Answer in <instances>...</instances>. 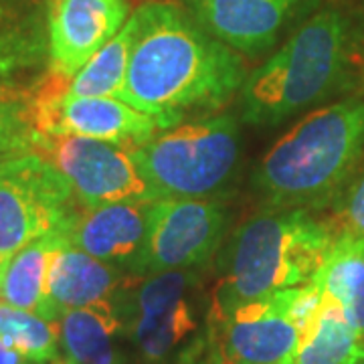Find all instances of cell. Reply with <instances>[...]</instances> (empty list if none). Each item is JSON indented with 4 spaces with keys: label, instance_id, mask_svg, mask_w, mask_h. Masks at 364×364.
Instances as JSON below:
<instances>
[{
    "label": "cell",
    "instance_id": "27",
    "mask_svg": "<svg viewBox=\"0 0 364 364\" xmlns=\"http://www.w3.org/2000/svg\"><path fill=\"white\" fill-rule=\"evenodd\" d=\"M360 6H363V35H360V41H363V49H364V0H360Z\"/></svg>",
    "mask_w": 364,
    "mask_h": 364
},
{
    "label": "cell",
    "instance_id": "15",
    "mask_svg": "<svg viewBox=\"0 0 364 364\" xmlns=\"http://www.w3.org/2000/svg\"><path fill=\"white\" fill-rule=\"evenodd\" d=\"M117 279L116 265L95 259L71 243H63L51 255L45 298L37 316L57 322L69 310L107 299L116 289Z\"/></svg>",
    "mask_w": 364,
    "mask_h": 364
},
{
    "label": "cell",
    "instance_id": "19",
    "mask_svg": "<svg viewBox=\"0 0 364 364\" xmlns=\"http://www.w3.org/2000/svg\"><path fill=\"white\" fill-rule=\"evenodd\" d=\"M364 358V340L348 324L340 306L324 298L314 320L299 332L289 364H356Z\"/></svg>",
    "mask_w": 364,
    "mask_h": 364
},
{
    "label": "cell",
    "instance_id": "28",
    "mask_svg": "<svg viewBox=\"0 0 364 364\" xmlns=\"http://www.w3.org/2000/svg\"><path fill=\"white\" fill-rule=\"evenodd\" d=\"M356 364H364V358H363V360H358V363H356Z\"/></svg>",
    "mask_w": 364,
    "mask_h": 364
},
{
    "label": "cell",
    "instance_id": "6",
    "mask_svg": "<svg viewBox=\"0 0 364 364\" xmlns=\"http://www.w3.org/2000/svg\"><path fill=\"white\" fill-rule=\"evenodd\" d=\"M79 207L65 176L39 154L0 164V265L45 235L65 233Z\"/></svg>",
    "mask_w": 364,
    "mask_h": 364
},
{
    "label": "cell",
    "instance_id": "29",
    "mask_svg": "<svg viewBox=\"0 0 364 364\" xmlns=\"http://www.w3.org/2000/svg\"><path fill=\"white\" fill-rule=\"evenodd\" d=\"M208 364H215V363H210V360H208Z\"/></svg>",
    "mask_w": 364,
    "mask_h": 364
},
{
    "label": "cell",
    "instance_id": "7",
    "mask_svg": "<svg viewBox=\"0 0 364 364\" xmlns=\"http://www.w3.org/2000/svg\"><path fill=\"white\" fill-rule=\"evenodd\" d=\"M227 208L208 198L154 200L148 233L130 272L150 277L203 265L219 249Z\"/></svg>",
    "mask_w": 364,
    "mask_h": 364
},
{
    "label": "cell",
    "instance_id": "11",
    "mask_svg": "<svg viewBox=\"0 0 364 364\" xmlns=\"http://www.w3.org/2000/svg\"><path fill=\"white\" fill-rule=\"evenodd\" d=\"M128 18V0H49L47 53L53 75L75 77Z\"/></svg>",
    "mask_w": 364,
    "mask_h": 364
},
{
    "label": "cell",
    "instance_id": "22",
    "mask_svg": "<svg viewBox=\"0 0 364 364\" xmlns=\"http://www.w3.org/2000/svg\"><path fill=\"white\" fill-rule=\"evenodd\" d=\"M0 338L37 364L57 360V328L35 312L0 306Z\"/></svg>",
    "mask_w": 364,
    "mask_h": 364
},
{
    "label": "cell",
    "instance_id": "9",
    "mask_svg": "<svg viewBox=\"0 0 364 364\" xmlns=\"http://www.w3.org/2000/svg\"><path fill=\"white\" fill-rule=\"evenodd\" d=\"M71 79L47 75L33 100L35 126L47 136H81L136 150L162 130L152 116L134 109L117 97H87L63 93Z\"/></svg>",
    "mask_w": 364,
    "mask_h": 364
},
{
    "label": "cell",
    "instance_id": "1",
    "mask_svg": "<svg viewBox=\"0 0 364 364\" xmlns=\"http://www.w3.org/2000/svg\"><path fill=\"white\" fill-rule=\"evenodd\" d=\"M117 100L152 116L162 130L225 105L247 73L241 57L172 2H146Z\"/></svg>",
    "mask_w": 364,
    "mask_h": 364
},
{
    "label": "cell",
    "instance_id": "24",
    "mask_svg": "<svg viewBox=\"0 0 364 364\" xmlns=\"http://www.w3.org/2000/svg\"><path fill=\"white\" fill-rule=\"evenodd\" d=\"M336 235L364 237V170L340 196L334 219L330 221Z\"/></svg>",
    "mask_w": 364,
    "mask_h": 364
},
{
    "label": "cell",
    "instance_id": "12",
    "mask_svg": "<svg viewBox=\"0 0 364 364\" xmlns=\"http://www.w3.org/2000/svg\"><path fill=\"white\" fill-rule=\"evenodd\" d=\"M196 275L164 272L146 277L136 298L130 320V338L146 363H162L195 330V314L186 291Z\"/></svg>",
    "mask_w": 364,
    "mask_h": 364
},
{
    "label": "cell",
    "instance_id": "18",
    "mask_svg": "<svg viewBox=\"0 0 364 364\" xmlns=\"http://www.w3.org/2000/svg\"><path fill=\"white\" fill-rule=\"evenodd\" d=\"M45 53L39 14L26 0H0V93L25 91L18 77Z\"/></svg>",
    "mask_w": 364,
    "mask_h": 364
},
{
    "label": "cell",
    "instance_id": "10",
    "mask_svg": "<svg viewBox=\"0 0 364 364\" xmlns=\"http://www.w3.org/2000/svg\"><path fill=\"white\" fill-rule=\"evenodd\" d=\"M294 296L296 287L279 289L208 318L210 363L289 364L299 342Z\"/></svg>",
    "mask_w": 364,
    "mask_h": 364
},
{
    "label": "cell",
    "instance_id": "4",
    "mask_svg": "<svg viewBox=\"0 0 364 364\" xmlns=\"http://www.w3.org/2000/svg\"><path fill=\"white\" fill-rule=\"evenodd\" d=\"M350 57V25L338 11H320L239 90L241 117L272 128L318 104L338 85Z\"/></svg>",
    "mask_w": 364,
    "mask_h": 364
},
{
    "label": "cell",
    "instance_id": "26",
    "mask_svg": "<svg viewBox=\"0 0 364 364\" xmlns=\"http://www.w3.org/2000/svg\"><path fill=\"white\" fill-rule=\"evenodd\" d=\"M55 364H77V363H73V360H71V358H57V360H55Z\"/></svg>",
    "mask_w": 364,
    "mask_h": 364
},
{
    "label": "cell",
    "instance_id": "20",
    "mask_svg": "<svg viewBox=\"0 0 364 364\" xmlns=\"http://www.w3.org/2000/svg\"><path fill=\"white\" fill-rule=\"evenodd\" d=\"M67 243L63 231L45 235L9 259L0 284V298L16 310L39 314L45 298L47 273L55 249Z\"/></svg>",
    "mask_w": 364,
    "mask_h": 364
},
{
    "label": "cell",
    "instance_id": "14",
    "mask_svg": "<svg viewBox=\"0 0 364 364\" xmlns=\"http://www.w3.org/2000/svg\"><path fill=\"white\" fill-rule=\"evenodd\" d=\"M296 0H186L198 25L233 51L257 55L272 47Z\"/></svg>",
    "mask_w": 364,
    "mask_h": 364
},
{
    "label": "cell",
    "instance_id": "21",
    "mask_svg": "<svg viewBox=\"0 0 364 364\" xmlns=\"http://www.w3.org/2000/svg\"><path fill=\"white\" fill-rule=\"evenodd\" d=\"M140 18L134 13L114 39L91 59L69 83V93L87 97H117L122 91Z\"/></svg>",
    "mask_w": 364,
    "mask_h": 364
},
{
    "label": "cell",
    "instance_id": "16",
    "mask_svg": "<svg viewBox=\"0 0 364 364\" xmlns=\"http://www.w3.org/2000/svg\"><path fill=\"white\" fill-rule=\"evenodd\" d=\"M122 316L109 299L61 316L59 338L67 358L77 364H124L114 340L122 332Z\"/></svg>",
    "mask_w": 364,
    "mask_h": 364
},
{
    "label": "cell",
    "instance_id": "13",
    "mask_svg": "<svg viewBox=\"0 0 364 364\" xmlns=\"http://www.w3.org/2000/svg\"><path fill=\"white\" fill-rule=\"evenodd\" d=\"M152 203L130 200L93 208L79 207L67 225V243L95 259L130 269L148 233Z\"/></svg>",
    "mask_w": 364,
    "mask_h": 364
},
{
    "label": "cell",
    "instance_id": "5",
    "mask_svg": "<svg viewBox=\"0 0 364 364\" xmlns=\"http://www.w3.org/2000/svg\"><path fill=\"white\" fill-rule=\"evenodd\" d=\"M158 200L208 198L233 178L239 160V126L233 116L195 117L160 130L132 150Z\"/></svg>",
    "mask_w": 364,
    "mask_h": 364
},
{
    "label": "cell",
    "instance_id": "25",
    "mask_svg": "<svg viewBox=\"0 0 364 364\" xmlns=\"http://www.w3.org/2000/svg\"><path fill=\"white\" fill-rule=\"evenodd\" d=\"M0 364H37L33 360H28L26 356H23L21 352H16L11 348L9 344H4L0 338Z\"/></svg>",
    "mask_w": 364,
    "mask_h": 364
},
{
    "label": "cell",
    "instance_id": "2",
    "mask_svg": "<svg viewBox=\"0 0 364 364\" xmlns=\"http://www.w3.org/2000/svg\"><path fill=\"white\" fill-rule=\"evenodd\" d=\"M363 152L364 100H342L312 112L273 144L251 174V188L263 208L322 207Z\"/></svg>",
    "mask_w": 364,
    "mask_h": 364
},
{
    "label": "cell",
    "instance_id": "3",
    "mask_svg": "<svg viewBox=\"0 0 364 364\" xmlns=\"http://www.w3.org/2000/svg\"><path fill=\"white\" fill-rule=\"evenodd\" d=\"M338 235L330 221L304 208H263L231 237L208 318L275 294L312 284Z\"/></svg>",
    "mask_w": 364,
    "mask_h": 364
},
{
    "label": "cell",
    "instance_id": "8",
    "mask_svg": "<svg viewBox=\"0 0 364 364\" xmlns=\"http://www.w3.org/2000/svg\"><path fill=\"white\" fill-rule=\"evenodd\" d=\"M35 154L49 160L65 176L81 207L158 200L130 150L116 144L81 136L41 134Z\"/></svg>",
    "mask_w": 364,
    "mask_h": 364
},
{
    "label": "cell",
    "instance_id": "17",
    "mask_svg": "<svg viewBox=\"0 0 364 364\" xmlns=\"http://www.w3.org/2000/svg\"><path fill=\"white\" fill-rule=\"evenodd\" d=\"M312 284L324 298L338 304L364 340V237L340 235Z\"/></svg>",
    "mask_w": 364,
    "mask_h": 364
},
{
    "label": "cell",
    "instance_id": "23",
    "mask_svg": "<svg viewBox=\"0 0 364 364\" xmlns=\"http://www.w3.org/2000/svg\"><path fill=\"white\" fill-rule=\"evenodd\" d=\"M35 91L0 93V164L37 152L41 132L33 112Z\"/></svg>",
    "mask_w": 364,
    "mask_h": 364
}]
</instances>
